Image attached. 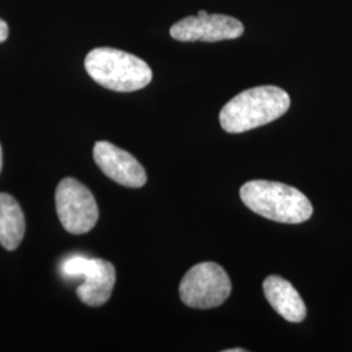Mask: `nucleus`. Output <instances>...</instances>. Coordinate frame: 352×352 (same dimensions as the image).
<instances>
[{"instance_id": "obj_7", "label": "nucleus", "mask_w": 352, "mask_h": 352, "mask_svg": "<svg viewBox=\"0 0 352 352\" xmlns=\"http://www.w3.org/2000/svg\"><path fill=\"white\" fill-rule=\"evenodd\" d=\"M94 161L102 173L115 183L128 188H141L146 183L145 168L139 161L107 141H98L94 145Z\"/></svg>"}, {"instance_id": "obj_8", "label": "nucleus", "mask_w": 352, "mask_h": 352, "mask_svg": "<svg viewBox=\"0 0 352 352\" xmlns=\"http://www.w3.org/2000/svg\"><path fill=\"white\" fill-rule=\"evenodd\" d=\"M84 282L77 287V296L89 307H101L113 294L116 272L111 263L102 258L85 260L81 277Z\"/></svg>"}, {"instance_id": "obj_11", "label": "nucleus", "mask_w": 352, "mask_h": 352, "mask_svg": "<svg viewBox=\"0 0 352 352\" xmlns=\"http://www.w3.org/2000/svg\"><path fill=\"white\" fill-rule=\"evenodd\" d=\"M8 34H10V29L7 23L0 19V43H3L8 38Z\"/></svg>"}, {"instance_id": "obj_2", "label": "nucleus", "mask_w": 352, "mask_h": 352, "mask_svg": "<svg viewBox=\"0 0 352 352\" xmlns=\"http://www.w3.org/2000/svg\"><path fill=\"white\" fill-rule=\"evenodd\" d=\"M240 197L253 213L279 223H302L314 213L304 193L278 182L251 180L240 188Z\"/></svg>"}, {"instance_id": "obj_12", "label": "nucleus", "mask_w": 352, "mask_h": 352, "mask_svg": "<svg viewBox=\"0 0 352 352\" xmlns=\"http://www.w3.org/2000/svg\"><path fill=\"white\" fill-rule=\"evenodd\" d=\"M245 350L243 349H231V350H226V352H244Z\"/></svg>"}, {"instance_id": "obj_4", "label": "nucleus", "mask_w": 352, "mask_h": 352, "mask_svg": "<svg viewBox=\"0 0 352 352\" xmlns=\"http://www.w3.org/2000/svg\"><path fill=\"white\" fill-rule=\"evenodd\" d=\"M231 289V280L221 265L201 263L186 273L179 294L182 302L190 308L209 309L226 302Z\"/></svg>"}, {"instance_id": "obj_6", "label": "nucleus", "mask_w": 352, "mask_h": 352, "mask_svg": "<svg viewBox=\"0 0 352 352\" xmlns=\"http://www.w3.org/2000/svg\"><path fill=\"white\" fill-rule=\"evenodd\" d=\"M244 33V25L238 19L226 14H209L204 10L197 16L179 20L170 29L171 37L179 42H219L236 39Z\"/></svg>"}, {"instance_id": "obj_3", "label": "nucleus", "mask_w": 352, "mask_h": 352, "mask_svg": "<svg viewBox=\"0 0 352 352\" xmlns=\"http://www.w3.org/2000/svg\"><path fill=\"white\" fill-rule=\"evenodd\" d=\"M85 69L97 84L120 93L144 89L153 78L146 62L136 55L111 47L90 51L85 58Z\"/></svg>"}, {"instance_id": "obj_5", "label": "nucleus", "mask_w": 352, "mask_h": 352, "mask_svg": "<svg viewBox=\"0 0 352 352\" xmlns=\"http://www.w3.org/2000/svg\"><path fill=\"white\" fill-rule=\"evenodd\" d=\"M56 213L65 231L87 234L98 221V205L93 193L74 177L63 179L55 192Z\"/></svg>"}, {"instance_id": "obj_10", "label": "nucleus", "mask_w": 352, "mask_h": 352, "mask_svg": "<svg viewBox=\"0 0 352 352\" xmlns=\"http://www.w3.org/2000/svg\"><path fill=\"white\" fill-rule=\"evenodd\" d=\"M25 235V217L19 202L8 193H0V244L14 251Z\"/></svg>"}, {"instance_id": "obj_1", "label": "nucleus", "mask_w": 352, "mask_h": 352, "mask_svg": "<svg viewBox=\"0 0 352 352\" xmlns=\"http://www.w3.org/2000/svg\"><path fill=\"white\" fill-rule=\"evenodd\" d=\"M291 100L283 89L265 85L239 93L219 113V123L228 133H243L266 126L287 113Z\"/></svg>"}, {"instance_id": "obj_13", "label": "nucleus", "mask_w": 352, "mask_h": 352, "mask_svg": "<svg viewBox=\"0 0 352 352\" xmlns=\"http://www.w3.org/2000/svg\"><path fill=\"white\" fill-rule=\"evenodd\" d=\"M1 167H3V154H1V146H0V173H1Z\"/></svg>"}, {"instance_id": "obj_9", "label": "nucleus", "mask_w": 352, "mask_h": 352, "mask_svg": "<svg viewBox=\"0 0 352 352\" xmlns=\"http://www.w3.org/2000/svg\"><path fill=\"white\" fill-rule=\"evenodd\" d=\"M265 298L278 315L289 322H302L307 316V308L296 289L278 276H269L264 280Z\"/></svg>"}]
</instances>
